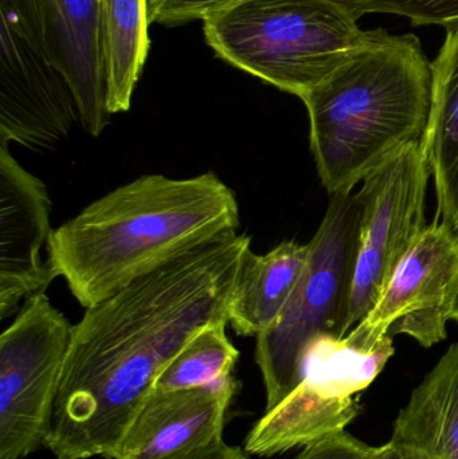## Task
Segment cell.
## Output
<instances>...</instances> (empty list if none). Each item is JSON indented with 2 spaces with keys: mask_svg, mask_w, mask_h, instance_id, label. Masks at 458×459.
<instances>
[{
  "mask_svg": "<svg viewBox=\"0 0 458 459\" xmlns=\"http://www.w3.org/2000/svg\"><path fill=\"white\" fill-rule=\"evenodd\" d=\"M250 248L249 235L223 232L88 307L73 325L46 449L58 459H115L172 359L228 323Z\"/></svg>",
  "mask_w": 458,
  "mask_h": 459,
  "instance_id": "1",
  "label": "cell"
},
{
  "mask_svg": "<svg viewBox=\"0 0 458 459\" xmlns=\"http://www.w3.org/2000/svg\"><path fill=\"white\" fill-rule=\"evenodd\" d=\"M239 228L236 194L215 175H144L53 230L48 261L81 307L104 301L171 259Z\"/></svg>",
  "mask_w": 458,
  "mask_h": 459,
  "instance_id": "2",
  "label": "cell"
},
{
  "mask_svg": "<svg viewBox=\"0 0 458 459\" xmlns=\"http://www.w3.org/2000/svg\"><path fill=\"white\" fill-rule=\"evenodd\" d=\"M432 93V64L419 37L366 31L349 58L300 99L328 194L352 193L398 151L421 142Z\"/></svg>",
  "mask_w": 458,
  "mask_h": 459,
  "instance_id": "3",
  "label": "cell"
},
{
  "mask_svg": "<svg viewBox=\"0 0 458 459\" xmlns=\"http://www.w3.org/2000/svg\"><path fill=\"white\" fill-rule=\"evenodd\" d=\"M202 22L207 45L222 61L298 99L366 38L333 0H245Z\"/></svg>",
  "mask_w": 458,
  "mask_h": 459,
  "instance_id": "4",
  "label": "cell"
},
{
  "mask_svg": "<svg viewBox=\"0 0 458 459\" xmlns=\"http://www.w3.org/2000/svg\"><path fill=\"white\" fill-rule=\"evenodd\" d=\"M360 225L359 193L331 196L322 225L308 243V264L292 299L280 317L255 336L266 411L300 385L304 356L314 340L349 334Z\"/></svg>",
  "mask_w": 458,
  "mask_h": 459,
  "instance_id": "5",
  "label": "cell"
},
{
  "mask_svg": "<svg viewBox=\"0 0 458 459\" xmlns=\"http://www.w3.org/2000/svg\"><path fill=\"white\" fill-rule=\"evenodd\" d=\"M72 329L43 291L24 301L0 336V459L45 446Z\"/></svg>",
  "mask_w": 458,
  "mask_h": 459,
  "instance_id": "6",
  "label": "cell"
},
{
  "mask_svg": "<svg viewBox=\"0 0 458 459\" xmlns=\"http://www.w3.org/2000/svg\"><path fill=\"white\" fill-rule=\"evenodd\" d=\"M429 178L421 142H416L363 179L362 225L347 323L350 332L376 307L395 270L427 229Z\"/></svg>",
  "mask_w": 458,
  "mask_h": 459,
  "instance_id": "7",
  "label": "cell"
},
{
  "mask_svg": "<svg viewBox=\"0 0 458 459\" xmlns=\"http://www.w3.org/2000/svg\"><path fill=\"white\" fill-rule=\"evenodd\" d=\"M458 272V234L445 223L427 226L371 312L346 339L371 347L405 333L422 347L448 336L446 307Z\"/></svg>",
  "mask_w": 458,
  "mask_h": 459,
  "instance_id": "8",
  "label": "cell"
},
{
  "mask_svg": "<svg viewBox=\"0 0 458 459\" xmlns=\"http://www.w3.org/2000/svg\"><path fill=\"white\" fill-rule=\"evenodd\" d=\"M101 0H0L19 34L70 83L81 126L99 137L110 124L99 50Z\"/></svg>",
  "mask_w": 458,
  "mask_h": 459,
  "instance_id": "9",
  "label": "cell"
},
{
  "mask_svg": "<svg viewBox=\"0 0 458 459\" xmlns=\"http://www.w3.org/2000/svg\"><path fill=\"white\" fill-rule=\"evenodd\" d=\"M80 110L70 83L0 13V145L53 150Z\"/></svg>",
  "mask_w": 458,
  "mask_h": 459,
  "instance_id": "10",
  "label": "cell"
},
{
  "mask_svg": "<svg viewBox=\"0 0 458 459\" xmlns=\"http://www.w3.org/2000/svg\"><path fill=\"white\" fill-rule=\"evenodd\" d=\"M51 199L42 180L0 145V318L19 312L22 299L43 293L54 280L48 250ZM48 253V251H46Z\"/></svg>",
  "mask_w": 458,
  "mask_h": 459,
  "instance_id": "11",
  "label": "cell"
},
{
  "mask_svg": "<svg viewBox=\"0 0 458 459\" xmlns=\"http://www.w3.org/2000/svg\"><path fill=\"white\" fill-rule=\"evenodd\" d=\"M233 375L191 390L153 391L115 459H177L222 441Z\"/></svg>",
  "mask_w": 458,
  "mask_h": 459,
  "instance_id": "12",
  "label": "cell"
},
{
  "mask_svg": "<svg viewBox=\"0 0 458 459\" xmlns=\"http://www.w3.org/2000/svg\"><path fill=\"white\" fill-rule=\"evenodd\" d=\"M309 245L285 240L264 255L247 251L229 305L239 336H258L281 315L308 264Z\"/></svg>",
  "mask_w": 458,
  "mask_h": 459,
  "instance_id": "13",
  "label": "cell"
},
{
  "mask_svg": "<svg viewBox=\"0 0 458 459\" xmlns=\"http://www.w3.org/2000/svg\"><path fill=\"white\" fill-rule=\"evenodd\" d=\"M432 109L421 147L435 180L438 217L458 234V26L432 62Z\"/></svg>",
  "mask_w": 458,
  "mask_h": 459,
  "instance_id": "14",
  "label": "cell"
},
{
  "mask_svg": "<svg viewBox=\"0 0 458 459\" xmlns=\"http://www.w3.org/2000/svg\"><path fill=\"white\" fill-rule=\"evenodd\" d=\"M390 441L432 459H458V342L413 391Z\"/></svg>",
  "mask_w": 458,
  "mask_h": 459,
  "instance_id": "15",
  "label": "cell"
},
{
  "mask_svg": "<svg viewBox=\"0 0 458 459\" xmlns=\"http://www.w3.org/2000/svg\"><path fill=\"white\" fill-rule=\"evenodd\" d=\"M393 339L386 336L376 345L362 347L346 337H317L304 356L301 382L296 388L320 403H352L394 355Z\"/></svg>",
  "mask_w": 458,
  "mask_h": 459,
  "instance_id": "16",
  "label": "cell"
},
{
  "mask_svg": "<svg viewBox=\"0 0 458 459\" xmlns=\"http://www.w3.org/2000/svg\"><path fill=\"white\" fill-rule=\"evenodd\" d=\"M150 0H101L99 50L110 115L131 109L151 39Z\"/></svg>",
  "mask_w": 458,
  "mask_h": 459,
  "instance_id": "17",
  "label": "cell"
},
{
  "mask_svg": "<svg viewBox=\"0 0 458 459\" xmlns=\"http://www.w3.org/2000/svg\"><path fill=\"white\" fill-rule=\"evenodd\" d=\"M228 325L215 324L196 334L164 368L153 391L191 390L230 377L239 352L226 333Z\"/></svg>",
  "mask_w": 458,
  "mask_h": 459,
  "instance_id": "18",
  "label": "cell"
},
{
  "mask_svg": "<svg viewBox=\"0 0 458 459\" xmlns=\"http://www.w3.org/2000/svg\"><path fill=\"white\" fill-rule=\"evenodd\" d=\"M355 21L366 13H393L410 19L413 26H458V0H333Z\"/></svg>",
  "mask_w": 458,
  "mask_h": 459,
  "instance_id": "19",
  "label": "cell"
},
{
  "mask_svg": "<svg viewBox=\"0 0 458 459\" xmlns=\"http://www.w3.org/2000/svg\"><path fill=\"white\" fill-rule=\"evenodd\" d=\"M245 0H150L151 23L182 26Z\"/></svg>",
  "mask_w": 458,
  "mask_h": 459,
  "instance_id": "20",
  "label": "cell"
},
{
  "mask_svg": "<svg viewBox=\"0 0 458 459\" xmlns=\"http://www.w3.org/2000/svg\"><path fill=\"white\" fill-rule=\"evenodd\" d=\"M376 449L341 430L307 445L296 459H370Z\"/></svg>",
  "mask_w": 458,
  "mask_h": 459,
  "instance_id": "21",
  "label": "cell"
},
{
  "mask_svg": "<svg viewBox=\"0 0 458 459\" xmlns=\"http://www.w3.org/2000/svg\"><path fill=\"white\" fill-rule=\"evenodd\" d=\"M250 455L245 452L241 447L230 446L225 441L217 442L212 446L204 449L196 450L191 455L177 459H250Z\"/></svg>",
  "mask_w": 458,
  "mask_h": 459,
  "instance_id": "22",
  "label": "cell"
},
{
  "mask_svg": "<svg viewBox=\"0 0 458 459\" xmlns=\"http://www.w3.org/2000/svg\"><path fill=\"white\" fill-rule=\"evenodd\" d=\"M370 459H432L428 457L419 450L413 447L405 446V445L397 444V442H387L384 446L376 447Z\"/></svg>",
  "mask_w": 458,
  "mask_h": 459,
  "instance_id": "23",
  "label": "cell"
},
{
  "mask_svg": "<svg viewBox=\"0 0 458 459\" xmlns=\"http://www.w3.org/2000/svg\"><path fill=\"white\" fill-rule=\"evenodd\" d=\"M446 316H448V320L456 321V323H458V272L456 280H454V288H452L451 296H449Z\"/></svg>",
  "mask_w": 458,
  "mask_h": 459,
  "instance_id": "24",
  "label": "cell"
}]
</instances>
